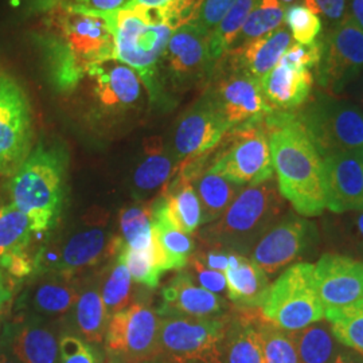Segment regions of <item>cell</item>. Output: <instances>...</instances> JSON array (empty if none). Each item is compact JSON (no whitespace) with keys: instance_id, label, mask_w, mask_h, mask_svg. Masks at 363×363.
<instances>
[{"instance_id":"6da1fadb","label":"cell","mask_w":363,"mask_h":363,"mask_svg":"<svg viewBox=\"0 0 363 363\" xmlns=\"http://www.w3.org/2000/svg\"><path fill=\"white\" fill-rule=\"evenodd\" d=\"M42 13L33 42L52 89L69 94L91 66L115 58L113 35L100 13L39 0Z\"/></svg>"},{"instance_id":"7a4b0ae2","label":"cell","mask_w":363,"mask_h":363,"mask_svg":"<svg viewBox=\"0 0 363 363\" xmlns=\"http://www.w3.org/2000/svg\"><path fill=\"white\" fill-rule=\"evenodd\" d=\"M265 124L280 194L298 216L323 214L327 208L323 156L296 112H273Z\"/></svg>"},{"instance_id":"3957f363","label":"cell","mask_w":363,"mask_h":363,"mask_svg":"<svg viewBox=\"0 0 363 363\" xmlns=\"http://www.w3.org/2000/svg\"><path fill=\"white\" fill-rule=\"evenodd\" d=\"M69 155L61 144H37L11 177L13 205L30 222L31 232L49 233L65 208Z\"/></svg>"},{"instance_id":"277c9868","label":"cell","mask_w":363,"mask_h":363,"mask_svg":"<svg viewBox=\"0 0 363 363\" xmlns=\"http://www.w3.org/2000/svg\"><path fill=\"white\" fill-rule=\"evenodd\" d=\"M113 35L115 58L130 66L142 78L148 99L162 96L157 69L171 35L177 31L163 6L128 4L111 13H100Z\"/></svg>"},{"instance_id":"5b68a950","label":"cell","mask_w":363,"mask_h":363,"mask_svg":"<svg viewBox=\"0 0 363 363\" xmlns=\"http://www.w3.org/2000/svg\"><path fill=\"white\" fill-rule=\"evenodd\" d=\"M284 201L273 179L247 186L222 217L201 232V241L210 247L242 255L277 222L284 210Z\"/></svg>"},{"instance_id":"8992f818","label":"cell","mask_w":363,"mask_h":363,"mask_svg":"<svg viewBox=\"0 0 363 363\" xmlns=\"http://www.w3.org/2000/svg\"><path fill=\"white\" fill-rule=\"evenodd\" d=\"M262 319L284 331H298L325 320V306L315 281V265L298 262L269 286L259 308Z\"/></svg>"},{"instance_id":"52a82bcc","label":"cell","mask_w":363,"mask_h":363,"mask_svg":"<svg viewBox=\"0 0 363 363\" xmlns=\"http://www.w3.org/2000/svg\"><path fill=\"white\" fill-rule=\"evenodd\" d=\"M320 155L363 151V111L330 93L318 91L296 112Z\"/></svg>"},{"instance_id":"ba28073f","label":"cell","mask_w":363,"mask_h":363,"mask_svg":"<svg viewBox=\"0 0 363 363\" xmlns=\"http://www.w3.org/2000/svg\"><path fill=\"white\" fill-rule=\"evenodd\" d=\"M73 91L84 93L86 112L96 121L120 120L148 96L139 74L116 58L91 66Z\"/></svg>"},{"instance_id":"9c48e42d","label":"cell","mask_w":363,"mask_h":363,"mask_svg":"<svg viewBox=\"0 0 363 363\" xmlns=\"http://www.w3.org/2000/svg\"><path fill=\"white\" fill-rule=\"evenodd\" d=\"M123 245L121 237L108 230L103 220L96 228L79 230L40 247L34 257V273L76 279L78 273L115 259Z\"/></svg>"},{"instance_id":"30bf717a","label":"cell","mask_w":363,"mask_h":363,"mask_svg":"<svg viewBox=\"0 0 363 363\" xmlns=\"http://www.w3.org/2000/svg\"><path fill=\"white\" fill-rule=\"evenodd\" d=\"M208 169L241 187L273 179L272 157L265 120L229 130Z\"/></svg>"},{"instance_id":"8fae6325","label":"cell","mask_w":363,"mask_h":363,"mask_svg":"<svg viewBox=\"0 0 363 363\" xmlns=\"http://www.w3.org/2000/svg\"><path fill=\"white\" fill-rule=\"evenodd\" d=\"M160 316L147 303H132L115 313L105 333V363L160 361Z\"/></svg>"},{"instance_id":"7c38bea8","label":"cell","mask_w":363,"mask_h":363,"mask_svg":"<svg viewBox=\"0 0 363 363\" xmlns=\"http://www.w3.org/2000/svg\"><path fill=\"white\" fill-rule=\"evenodd\" d=\"M33 113L21 84L0 70V178L13 177L33 150Z\"/></svg>"},{"instance_id":"4fadbf2b","label":"cell","mask_w":363,"mask_h":363,"mask_svg":"<svg viewBox=\"0 0 363 363\" xmlns=\"http://www.w3.org/2000/svg\"><path fill=\"white\" fill-rule=\"evenodd\" d=\"M363 69V31L350 13L322 35V58L316 81L322 91L339 94Z\"/></svg>"},{"instance_id":"5bb4252c","label":"cell","mask_w":363,"mask_h":363,"mask_svg":"<svg viewBox=\"0 0 363 363\" xmlns=\"http://www.w3.org/2000/svg\"><path fill=\"white\" fill-rule=\"evenodd\" d=\"M230 315L160 316V361L177 363L220 349Z\"/></svg>"},{"instance_id":"9a60e30c","label":"cell","mask_w":363,"mask_h":363,"mask_svg":"<svg viewBox=\"0 0 363 363\" xmlns=\"http://www.w3.org/2000/svg\"><path fill=\"white\" fill-rule=\"evenodd\" d=\"M208 37L194 23L171 35L157 69L160 91L163 79L174 88L187 89L213 77L216 66L208 54Z\"/></svg>"},{"instance_id":"2e32d148","label":"cell","mask_w":363,"mask_h":363,"mask_svg":"<svg viewBox=\"0 0 363 363\" xmlns=\"http://www.w3.org/2000/svg\"><path fill=\"white\" fill-rule=\"evenodd\" d=\"M213 77L208 91L230 130L262 121L274 112L262 94L259 79L223 62L217 64Z\"/></svg>"},{"instance_id":"e0dca14e","label":"cell","mask_w":363,"mask_h":363,"mask_svg":"<svg viewBox=\"0 0 363 363\" xmlns=\"http://www.w3.org/2000/svg\"><path fill=\"white\" fill-rule=\"evenodd\" d=\"M230 130L210 91H206L183 116L174 135V154L179 163L208 155Z\"/></svg>"},{"instance_id":"ac0fdd59","label":"cell","mask_w":363,"mask_h":363,"mask_svg":"<svg viewBox=\"0 0 363 363\" xmlns=\"http://www.w3.org/2000/svg\"><path fill=\"white\" fill-rule=\"evenodd\" d=\"M315 240V225L303 217L291 214L277 220L259 238L253 247L252 261L267 274H274L301 257Z\"/></svg>"},{"instance_id":"d6986e66","label":"cell","mask_w":363,"mask_h":363,"mask_svg":"<svg viewBox=\"0 0 363 363\" xmlns=\"http://www.w3.org/2000/svg\"><path fill=\"white\" fill-rule=\"evenodd\" d=\"M315 281L325 308L355 303L363 298V259L325 253L315 264Z\"/></svg>"},{"instance_id":"ffe728a7","label":"cell","mask_w":363,"mask_h":363,"mask_svg":"<svg viewBox=\"0 0 363 363\" xmlns=\"http://www.w3.org/2000/svg\"><path fill=\"white\" fill-rule=\"evenodd\" d=\"M327 208L335 214L363 211V151L323 157Z\"/></svg>"},{"instance_id":"44dd1931","label":"cell","mask_w":363,"mask_h":363,"mask_svg":"<svg viewBox=\"0 0 363 363\" xmlns=\"http://www.w3.org/2000/svg\"><path fill=\"white\" fill-rule=\"evenodd\" d=\"M0 342L22 363H60V339L48 320L19 315Z\"/></svg>"},{"instance_id":"7402d4cb","label":"cell","mask_w":363,"mask_h":363,"mask_svg":"<svg viewBox=\"0 0 363 363\" xmlns=\"http://www.w3.org/2000/svg\"><path fill=\"white\" fill-rule=\"evenodd\" d=\"M33 283L18 300L19 315L34 316L43 320L58 319L67 315L76 306L78 288L76 279H69L58 274H42Z\"/></svg>"},{"instance_id":"603a6c76","label":"cell","mask_w":363,"mask_h":363,"mask_svg":"<svg viewBox=\"0 0 363 363\" xmlns=\"http://www.w3.org/2000/svg\"><path fill=\"white\" fill-rule=\"evenodd\" d=\"M226 308L223 298L196 286L191 274L183 269L162 289V304L156 312L159 316H220L226 315Z\"/></svg>"},{"instance_id":"cb8c5ba5","label":"cell","mask_w":363,"mask_h":363,"mask_svg":"<svg viewBox=\"0 0 363 363\" xmlns=\"http://www.w3.org/2000/svg\"><path fill=\"white\" fill-rule=\"evenodd\" d=\"M313 81L310 69H298L280 61L259 79V85L274 112H296L311 99Z\"/></svg>"},{"instance_id":"d4e9b609","label":"cell","mask_w":363,"mask_h":363,"mask_svg":"<svg viewBox=\"0 0 363 363\" xmlns=\"http://www.w3.org/2000/svg\"><path fill=\"white\" fill-rule=\"evenodd\" d=\"M291 45L292 35L284 23L261 38L255 39L238 49L229 50L220 62L259 81L280 62Z\"/></svg>"},{"instance_id":"484cf974","label":"cell","mask_w":363,"mask_h":363,"mask_svg":"<svg viewBox=\"0 0 363 363\" xmlns=\"http://www.w3.org/2000/svg\"><path fill=\"white\" fill-rule=\"evenodd\" d=\"M259 320V308H240L238 312L230 315L225 337L220 343L223 362L265 363Z\"/></svg>"},{"instance_id":"4316f807","label":"cell","mask_w":363,"mask_h":363,"mask_svg":"<svg viewBox=\"0 0 363 363\" xmlns=\"http://www.w3.org/2000/svg\"><path fill=\"white\" fill-rule=\"evenodd\" d=\"M179 166V160L169 151L160 136L144 140L143 155L133 171L132 186L138 198L163 191L172 181Z\"/></svg>"},{"instance_id":"83f0119b","label":"cell","mask_w":363,"mask_h":363,"mask_svg":"<svg viewBox=\"0 0 363 363\" xmlns=\"http://www.w3.org/2000/svg\"><path fill=\"white\" fill-rule=\"evenodd\" d=\"M228 296L238 308H259L269 289L268 274L241 253H230L225 271Z\"/></svg>"},{"instance_id":"f1b7e54d","label":"cell","mask_w":363,"mask_h":363,"mask_svg":"<svg viewBox=\"0 0 363 363\" xmlns=\"http://www.w3.org/2000/svg\"><path fill=\"white\" fill-rule=\"evenodd\" d=\"M152 238L164 273L183 271L194 255L195 244L191 235L183 233L171 225L160 196L151 202Z\"/></svg>"},{"instance_id":"f546056e","label":"cell","mask_w":363,"mask_h":363,"mask_svg":"<svg viewBox=\"0 0 363 363\" xmlns=\"http://www.w3.org/2000/svg\"><path fill=\"white\" fill-rule=\"evenodd\" d=\"M160 199L171 225L178 230L191 235L202 225V208L193 182L175 174Z\"/></svg>"},{"instance_id":"4dcf8cb0","label":"cell","mask_w":363,"mask_h":363,"mask_svg":"<svg viewBox=\"0 0 363 363\" xmlns=\"http://www.w3.org/2000/svg\"><path fill=\"white\" fill-rule=\"evenodd\" d=\"M74 320L82 339L94 346L104 343L109 316L101 296L100 280H91L84 286L82 292L78 294L74 306Z\"/></svg>"},{"instance_id":"1f68e13d","label":"cell","mask_w":363,"mask_h":363,"mask_svg":"<svg viewBox=\"0 0 363 363\" xmlns=\"http://www.w3.org/2000/svg\"><path fill=\"white\" fill-rule=\"evenodd\" d=\"M193 186L202 208V225L220 218L244 189L208 169H203L195 178Z\"/></svg>"},{"instance_id":"d6a6232c","label":"cell","mask_w":363,"mask_h":363,"mask_svg":"<svg viewBox=\"0 0 363 363\" xmlns=\"http://www.w3.org/2000/svg\"><path fill=\"white\" fill-rule=\"evenodd\" d=\"M294 339L298 363H331L337 354V340L323 320L294 331Z\"/></svg>"},{"instance_id":"836d02e7","label":"cell","mask_w":363,"mask_h":363,"mask_svg":"<svg viewBox=\"0 0 363 363\" xmlns=\"http://www.w3.org/2000/svg\"><path fill=\"white\" fill-rule=\"evenodd\" d=\"M261 0H235L220 25L208 37V54L214 66L232 49L247 16L257 7Z\"/></svg>"},{"instance_id":"e575fe53","label":"cell","mask_w":363,"mask_h":363,"mask_svg":"<svg viewBox=\"0 0 363 363\" xmlns=\"http://www.w3.org/2000/svg\"><path fill=\"white\" fill-rule=\"evenodd\" d=\"M325 319L340 345L363 357V298L342 307H327Z\"/></svg>"},{"instance_id":"d590c367","label":"cell","mask_w":363,"mask_h":363,"mask_svg":"<svg viewBox=\"0 0 363 363\" xmlns=\"http://www.w3.org/2000/svg\"><path fill=\"white\" fill-rule=\"evenodd\" d=\"M100 289L109 320L115 313L130 306L132 300V277L120 256V252L115 259L109 261L108 271L104 272V280L100 281Z\"/></svg>"},{"instance_id":"8d00e7d4","label":"cell","mask_w":363,"mask_h":363,"mask_svg":"<svg viewBox=\"0 0 363 363\" xmlns=\"http://www.w3.org/2000/svg\"><path fill=\"white\" fill-rule=\"evenodd\" d=\"M284 13L286 9L280 4L279 0H261L257 7L247 16L244 26L241 27L232 49H238L283 26Z\"/></svg>"},{"instance_id":"74e56055","label":"cell","mask_w":363,"mask_h":363,"mask_svg":"<svg viewBox=\"0 0 363 363\" xmlns=\"http://www.w3.org/2000/svg\"><path fill=\"white\" fill-rule=\"evenodd\" d=\"M31 234L28 218L19 208L13 203L10 206H0V261L27 252Z\"/></svg>"},{"instance_id":"f35d334b","label":"cell","mask_w":363,"mask_h":363,"mask_svg":"<svg viewBox=\"0 0 363 363\" xmlns=\"http://www.w3.org/2000/svg\"><path fill=\"white\" fill-rule=\"evenodd\" d=\"M120 237L124 245L133 250H145L152 245L151 203L132 205L123 208L118 216Z\"/></svg>"},{"instance_id":"ab89813d","label":"cell","mask_w":363,"mask_h":363,"mask_svg":"<svg viewBox=\"0 0 363 363\" xmlns=\"http://www.w3.org/2000/svg\"><path fill=\"white\" fill-rule=\"evenodd\" d=\"M120 256L130 271V277L135 283L155 289L163 276V268L156 250L152 238V245L145 250H133L123 245L120 249Z\"/></svg>"},{"instance_id":"60d3db41","label":"cell","mask_w":363,"mask_h":363,"mask_svg":"<svg viewBox=\"0 0 363 363\" xmlns=\"http://www.w3.org/2000/svg\"><path fill=\"white\" fill-rule=\"evenodd\" d=\"M259 334L265 363H298L294 333L277 328L261 316Z\"/></svg>"},{"instance_id":"b9f144b4","label":"cell","mask_w":363,"mask_h":363,"mask_svg":"<svg viewBox=\"0 0 363 363\" xmlns=\"http://www.w3.org/2000/svg\"><path fill=\"white\" fill-rule=\"evenodd\" d=\"M286 23L292 39L300 45H310L323 34L322 19L303 4L291 6L284 13Z\"/></svg>"},{"instance_id":"7bdbcfd3","label":"cell","mask_w":363,"mask_h":363,"mask_svg":"<svg viewBox=\"0 0 363 363\" xmlns=\"http://www.w3.org/2000/svg\"><path fill=\"white\" fill-rule=\"evenodd\" d=\"M60 363H105L97 346L73 334L60 337Z\"/></svg>"},{"instance_id":"ee69618b","label":"cell","mask_w":363,"mask_h":363,"mask_svg":"<svg viewBox=\"0 0 363 363\" xmlns=\"http://www.w3.org/2000/svg\"><path fill=\"white\" fill-rule=\"evenodd\" d=\"M320 58H322V37L310 45L292 43L286 49L280 61L298 69H312V67L316 69V66L320 62Z\"/></svg>"},{"instance_id":"f6af8a7d","label":"cell","mask_w":363,"mask_h":363,"mask_svg":"<svg viewBox=\"0 0 363 363\" xmlns=\"http://www.w3.org/2000/svg\"><path fill=\"white\" fill-rule=\"evenodd\" d=\"M337 226L349 250L363 259V211H349L340 214Z\"/></svg>"},{"instance_id":"bcb514c9","label":"cell","mask_w":363,"mask_h":363,"mask_svg":"<svg viewBox=\"0 0 363 363\" xmlns=\"http://www.w3.org/2000/svg\"><path fill=\"white\" fill-rule=\"evenodd\" d=\"M234 1L235 0H205L198 18L195 19V26L210 35L230 10Z\"/></svg>"},{"instance_id":"7dc6e473","label":"cell","mask_w":363,"mask_h":363,"mask_svg":"<svg viewBox=\"0 0 363 363\" xmlns=\"http://www.w3.org/2000/svg\"><path fill=\"white\" fill-rule=\"evenodd\" d=\"M190 274L199 286L206 289L208 292H213L216 295L222 294L226 291V277L225 273L213 271L208 268L205 264H202L195 256H191L189 261Z\"/></svg>"},{"instance_id":"c3c4849f","label":"cell","mask_w":363,"mask_h":363,"mask_svg":"<svg viewBox=\"0 0 363 363\" xmlns=\"http://www.w3.org/2000/svg\"><path fill=\"white\" fill-rule=\"evenodd\" d=\"M66 7L85 10L91 13H111L132 4V0H50Z\"/></svg>"},{"instance_id":"681fc988","label":"cell","mask_w":363,"mask_h":363,"mask_svg":"<svg viewBox=\"0 0 363 363\" xmlns=\"http://www.w3.org/2000/svg\"><path fill=\"white\" fill-rule=\"evenodd\" d=\"M318 15H322L328 28L337 26L347 13V0H313Z\"/></svg>"},{"instance_id":"f907efd6","label":"cell","mask_w":363,"mask_h":363,"mask_svg":"<svg viewBox=\"0 0 363 363\" xmlns=\"http://www.w3.org/2000/svg\"><path fill=\"white\" fill-rule=\"evenodd\" d=\"M230 250L220 249V247H210L208 250L196 252L193 256L199 259L202 264H205L208 268L213 271L225 273L229 268V259H230Z\"/></svg>"},{"instance_id":"816d5d0a","label":"cell","mask_w":363,"mask_h":363,"mask_svg":"<svg viewBox=\"0 0 363 363\" xmlns=\"http://www.w3.org/2000/svg\"><path fill=\"white\" fill-rule=\"evenodd\" d=\"M13 298V288L9 283L6 272L0 268V318L3 315L4 306Z\"/></svg>"},{"instance_id":"f5cc1de1","label":"cell","mask_w":363,"mask_h":363,"mask_svg":"<svg viewBox=\"0 0 363 363\" xmlns=\"http://www.w3.org/2000/svg\"><path fill=\"white\" fill-rule=\"evenodd\" d=\"M177 363H225L222 359L220 355V347L217 350L210 351L208 354L195 357V358H190V359H184V361H179Z\"/></svg>"},{"instance_id":"db71d44e","label":"cell","mask_w":363,"mask_h":363,"mask_svg":"<svg viewBox=\"0 0 363 363\" xmlns=\"http://www.w3.org/2000/svg\"><path fill=\"white\" fill-rule=\"evenodd\" d=\"M331 363H363L362 355L350 350L337 351L334 361Z\"/></svg>"},{"instance_id":"11a10c76","label":"cell","mask_w":363,"mask_h":363,"mask_svg":"<svg viewBox=\"0 0 363 363\" xmlns=\"http://www.w3.org/2000/svg\"><path fill=\"white\" fill-rule=\"evenodd\" d=\"M349 3L351 16L363 31V0H349Z\"/></svg>"},{"instance_id":"9f6ffc18","label":"cell","mask_w":363,"mask_h":363,"mask_svg":"<svg viewBox=\"0 0 363 363\" xmlns=\"http://www.w3.org/2000/svg\"><path fill=\"white\" fill-rule=\"evenodd\" d=\"M0 363H22L15 355H13L11 350L3 343L0 342Z\"/></svg>"},{"instance_id":"6f0895ef","label":"cell","mask_w":363,"mask_h":363,"mask_svg":"<svg viewBox=\"0 0 363 363\" xmlns=\"http://www.w3.org/2000/svg\"><path fill=\"white\" fill-rule=\"evenodd\" d=\"M169 0H132V4H143V6H162Z\"/></svg>"},{"instance_id":"680465c9","label":"cell","mask_w":363,"mask_h":363,"mask_svg":"<svg viewBox=\"0 0 363 363\" xmlns=\"http://www.w3.org/2000/svg\"><path fill=\"white\" fill-rule=\"evenodd\" d=\"M279 1H280V4H281L284 9H288V7H291V6L303 4L304 0H279Z\"/></svg>"},{"instance_id":"91938a15","label":"cell","mask_w":363,"mask_h":363,"mask_svg":"<svg viewBox=\"0 0 363 363\" xmlns=\"http://www.w3.org/2000/svg\"><path fill=\"white\" fill-rule=\"evenodd\" d=\"M144 363H171L167 361H152V362H144Z\"/></svg>"},{"instance_id":"94428289","label":"cell","mask_w":363,"mask_h":363,"mask_svg":"<svg viewBox=\"0 0 363 363\" xmlns=\"http://www.w3.org/2000/svg\"><path fill=\"white\" fill-rule=\"evenodd\" d=\"M362 101H363V91H362Z\"/></svg>"}]
</instances>
